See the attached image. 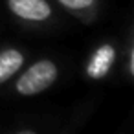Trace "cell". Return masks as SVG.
Segmentation results:
<instances>
[{
  "mask_svg": "<svg viewBox=\"0 0 134 134\" xmlns=\"http://www.w3.org/2000/svg\"><path fill=\"white\" fill-rule=\"evenodd\" d=\"M59 2L68 9H85V8L92 6L94 0H59Z\"/></svg>",
  "mask_w": 134,
  "mask_h": 134,
  "instance_id": "5",
  "label": "cell"
},
{
  "mask_svg": "<svg viewBox=\"0 0 134 134\" xmlns=\"http://www.w3.org/2000/svg\"><path fill=\"white\" fill-rule=\"evenodd\" d=\"M57 79V66L52 61H39L31 64L17 81V92L22 96H35L46 90Z\"/></svg>",
  "mask_w": 134,
  "mask_h": 134,
  "instance_id": "1",
  "label": "cell"
},
{
  "mask_svg": "<svg viewBox=\"0 0 134 134\" xmlns=\"http://www.w3.org/2000/svg\"><path fill=\"white\" fill-rule=\"evenodd\" d=\"M116 59V52L110 44H103L96 50V53L92 55V61L88 64V75L94 79H101L108 74L112 63Z\"/></svg>",
  "mask_w": 134,
  "mask_h": 134,
  "instance_id": "3",
  "label": "cell"
},
{
  "mask_svg": "<svg viewBox=\"0 0 134 134\" xmlns=\"http://www.w3.org/2000/svg\"><path fill=\"white\" fill-rule=\"evenodd\" d=\"M9 9L26 20H46L52 15V8L44 0H9Z\"/></svg>",
  "mask_w": 134,
  "mask_h": 134,
  "instance_id": "2",
  "label": "cell"
},
{
  "mask_svg": "<svg viewBox=\"0 0 134 134\" xmlns=\"http://www.w3.org/2000/svg\"><path fill=\"white\" fill-rule=\"evenodd\" d=\"M24 63V55L19 50H6L0 53V85L6 83L11 75H15Z\"/></svg>",
  "mask_w": 134,
  "mask_h": 134,
  "instance_id": "4",
  "label": "cell"
}]
</instances>
